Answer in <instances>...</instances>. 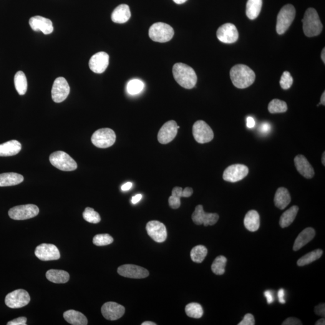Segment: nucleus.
Returning a JSON list of instances; mask_svg holds the SVG:
<instances>
[{
	"instance_id": "28",
	"label": "nucleus",
	"mask_w": 325,
	"mask_h": 325,
	"mask_svg": "<svg viewBox=\"0 0 325 325\" xmlns=\"http://www.w3.org/2000/svg\"><path fill=\"white\" fill-rule=\"evenodd\" d=\"M244 225L249 231L255 232L258 230L260 225V218L257 211L250 210L247 213L244 219Z\"/></svg>"
},
{
	"instance_id": "31",
	"label": "nucleus",
	"mask_w": 325,
	"mask_h": 325,
	"mask_svg": "<svg viewBox=\"0 0 325 325\" xmlns=\"http://www.w3.org/2000/svg\"><path fill=\"white\" fill-rule=\"evenodd\" d=\"M48 280L55 284H64L69 279V274L67 272L62 270L50 269L46 273Z\"/></svg>"
},
{
	"instance_id": "3",
	"label": "nucleus",
	"mask_w": 325,
	"mask_h": 325,
	"mask_svg": "<svg viewBox=\"0 0 325 325\" xmlns=\"http://www.w3.org/2000/svg\"><path fill=\"white\" fill-rule=\"evenodd\" d=\"M302 21L304 32L307 36H316L321 34L323 26L316 10L313 8L307 9Z\"/></svg>"
},
{
	"instance_id": "54",
	"label": "nucleus",
	"mask_w": 325,
	"mask_h": 325,
	"mask_svg": "<svg viewBox=\"0 0 325 325\" xmlns=\"http://www.w3.org/2000/svg\"><path fill=\"white\" fill-rule=\"evenodd\" d=\"M320 104H322L323 105H325V92L322 95L321 99V103H320V104H318V105H319Z\"/></svg>"
},
{
	"instance_id": "37",
	"label": "nucleus",
	"mask_w": 325,
	"mask_h": 325,
	"mask_svg": "<svg viewBox=\"0 0 325 325\" xmlns=\"http://www.w3.org/2000/svg\"><path fill=\"white\" fill-rule=\"evenodd\" d=\"M186 313L188 317L194 319H200L203 316L204 311L202 306L198 303H190L185 308Z\"/></svg>"
},
{
	"instance_id": "2",
	"label": "nucleus",
	"mask_w": 325,
	"mask_h": 325,
	"mask_svg": "<svg viewBox=\"0 0 325 325\" xmlns=\"http://www.w3.org/2000/svg\"><path fill=\"white\" fill-rule=\"evenodd\" d=\"M172 72L175 81L181 87L190 89L195 86L197 75L192 68L182 63H178L173 65Z\"/></svg>"
},
{
	"instance_id": "11",
	"label": "nucleus",
	"mask_w": 325,
	"mask_h": 325,
	"mask_svg": "<svg viewBox=\"0 0 325 325\" xmlns=\"http://www.w3.org/2000/svg\"><path fill=\"white\" fill-rule=\"evenodd\" d=\"M249 169L241 164H236L226 168L223 174V180L228 182L236 183L243 180L248 175Z\"/></svg>"
},
{
	"instance_id": "18",
	"label": "nucleus",
	"mask_w": 325,
	"mask_h": 325,
	"mask_svg": "<svg viewBox=\"0 0 325 325\" xmlns=\"http://www.w3.org/2000/svg\"><path fill=\"white\" fill-rule=\"evenodd\" d=\"M177 123L175 120H170L166 122L158 133V142L165 145L172 142L177 135Z\"/></svg>"
},
{
	"instance_id": "1",
	"label": "nucleus",
	"mask_w": 325,
	"mask_h": 325,
	"mask_svg": "<svg viewBox=\"0 0 325 325\" xmlns=\"http://www.w3.org/2000/svg\"><path fill=\"white\" fill-rule=\"evenodd\" d=\"M230 78L233 85L239 89H245L253 84L256 74L245 65H236L231 68Z\"/></svg>"
},
{
	"instance_id": "26",
	"label": "nucleus",
	"mask_w": 325,
	"mask_h": 325,
	"mask_svg": "<svg viewBox=\"0 0 325 325\" xmlns=\"http://www.w3.org/2000/svg\"><path fill=\"white\" fill-rule=\"evenodd\" d=\"M315 231L313 228H307L302 231L297 237L293 245V250L299 251L307 243L311 241L315 236Z\"/></svg>"
},
{
	"instance_id": "5",
	"label": "nucleus",
	"mask_w": 325,
	"mask_h": 325,
	"mask_svg": "<svg viewBox=\"0 0 325 325\" xmlns=\"http://www.w3.org/2000/svg\"><path fill=\"white\" fill-rule=\"evenodd\" d=\"M296 10L293 5L287 4L281 9L277 17L276 32L283 34L288 30L294 21Z\"/></svg>"
},
{
	"instance_id": "29",
	"label": "nucleus",
	"mask_w": 325,
	"mask_h": 325,
	"mask_svg": "<svg viewBox=\"0 0 325 325\" xmlns=\"http://www.w3.org/2000/svg\"><path fill=\"white\" fill-rule=\"evenodd\" d=\"M23 181V176L19 173L9 172L0 174V187L17 185Z\"/></svg>"
},
{
	"instance_id": "32",
	"label": "nucleus",
	"mask_w": 325,
	"mask_h": 325,
	"mask_svg": "<svg viewBox=\"0 0 325 325\" xmlns=\"http://www.w3.org/2000/svg\"><path fill=\"white\" fill-rule=\"evenodd\" d=\"M298 211V206L294 205L285 211L279 219V225L281 226V227L284 228L291 225L295 219Z\"/></svg>"
},
{
	"instance_id": "43",
	"label": "nucleus",
	"mask_w": 325,
	"mask_h": 325,
	"mask_svg": "<svg viewBox=\"0 0 325 325\" xmlns=\"http://www.w3.org/2000/svg\"><path fill=\"white\" fill-rule=\"evenodd\" d=\"M293 79L291 77V73L288 71L284 72L283 75H282L280 82H279L281 87L284 90L289 89L293 85Z\"/></svg>"
},
{
	"instance_id": "6",
	"label": "nucleus",
	"mask_w": 325,
	"mask_h": 325,
	"mask_svg": "<svg viewBox=\"0 0 325 325\" xmlns=\"http://www.w3.org/2000/svg\"><path fill=\"white\" fill-rule=\"evenodd\" d=\"M50 162L54 167L63 171H72L77 168V164L64 151H56L50 156Z\"/></svg>"
},
{
	"instance_id": "16",
	"label": "nucleus",
	"mask_w": 325,
	"mask_h": 325,
	"mask_svg": "<svg viewBox=\"0 0 325 325\" xmlns=\"http://www.w3.org/2000/svg\"><path fill=\"white\" fill-rule=\"evenodd\" d=\"M216 35L219 41L225 44H233L239 38L238 29L231 23H226L219 27Z\"/></svg>"
},
{
	"instance_id": "19",
	"label": "nucleus",
	"mask_w": 325,
	"mask_h": 325,
	"mask_svg": "<svg viewBox=\"0 0 325 325\" xmlns=\"http://www.w3.org/2000/svg\"><path fill=\"white\" fill-rule=\"evenodd\" d=\"M109 64V55L105 52H99L90 58L89 66L92 71L96 74H102L106 70Z\"/></svg>"
},
{
	"instance_id": "4",
	"label": "nucleus",
	"mask_w": 325,
	"mask_h": 325,
	"mask_svg": "<svg viewBox=\"0 0 325 325\" xmlns=\"http://www.w3.org/2000/svg\"><path fill=\"white\" fill-rule=\"evenodd\" d=\"M174 35L173 28L163 22H157L151 26L149 36L153 41L165 43L171 41Z\"/></svg>"
},
{
	"instance_id": "34",
	"label": "nucleus",
	"mask_w": 325,
	"mask_h": 325,
	"mask_svg": "<svg viewBox=\"0 0 325 325\" xmlns=\"http://www.w3.org/2000/svg\"><path fill=\"white\" fill-rule=\"evenodd\" d=\"M15 86L20 95H24L27 90V80L26 75L22 71H18L15 75Z\"/></svg>"
},
{
	"instance_id": "59",
	"label": "nucleus",
	"mask_w": 325,
	"mask_h": 325,
	"mask_svg": "<svg viewBox=\"0 0 325 325\" xmlns=\"http://www.w3.org/2000/svg\"><path fill=\"white\" fill-rule=\"evenodd\" d=\"M322 164H323V165L325 166V152L323 154V155H322Z\"/></svg>"
},
{
	"instance_id": "21",
	"label": "nucleus",
	"mask_w": 325,
	"mask_h": 325,
	"mask_svg": "<svg viewBox=\"0 0 325 325\" xmlns=\"http://www.w3.org/2000/svg\"><path fill=\"white\" fill-rule=\"evenodd\" d=\"M29 24L35 32L41 31L44 34H49L53 32L54 28L51 20L41 16L32 17Z\"/></svg>"
},
{
	"instance_id": "45",
	"label": "nucleus",
	"mask_w": 325,
	"mask_h": 325,
	"mask_svg": "<svg viewBox=\"0 0 325 325\" xmlns=\"http://www.w3.org/2000/svg\"><path fill=\"white\" fill-rule=\"evenodd\" d=\"M8 325H26L27 318L25 317H20L7 323Z\"/></svg>"
},
{
	"instance_id": "35",
	"label": "nucleus",
	"mask_w": 325,
	"mask_h": 325,
	"mask_svg": "<svg viewBox=\"0 0 325 325\" xmlns=\"http://www.w3.org/2000/svg\"><path fill=\"white\" fill-rule=\"evenodd\" d=\"M323 251L321 249H316L310 252L298 259L297 264L299 266H304L310 264L321 257Z\"/></svg>"
},
{
	"instance_id": "55",
	"label": "nucleus",
	"mask_w": 325,
	"mask_h": 325,
	"mask_svg": "<svg viewBox=\"0 0 325 325\" xmlns=\"http://www.w3.org/2000/svg\"><path fill=\"white\" fill-rule=\"evenodd\" d=\"M325 325V321L324 318H322L319 320V321H317L316 323V325Z\"/></svg>"
},
{
	"instance_id": "49",
	"label": "nucleus",
	"mask_w": 325,
	"mask_h": 325,
	"mask_svg": "<svg viewBox=\"0 0 325 325\" xmlns=\"http://www.w3.org/2000/svg\"><path fill=\"white\" fill-rule=\"evenodd\" d=\"M264 296L266 297L267 299V302H268V304H271L273 303L274 301V298L273 296V293H272V291H267L264 292Z\"/></svg>"
},
{
	"instance_id": "9",
	"label": "nucleus",
	"mask_w": 325,
	"mask_h": 325,
	"mask_svg": "<svg viewBox=\"0 0 325 325\" xmlns=\"http://www.w3.org/2000/svg\"><path fill=\"white\" fill-rule=\"evenodd\" d=\"M192 132L196 142L201 144L210 142L214 138L212 129L204 120H198L194 123Z\"/></svg>"
},
{
	"instance_id": "57",
	"label": "nucleus",
	"mask_w": 325,
	"mask_h": 325,
	"mask_svg": "<svg viewBox=\"0 0 325 325\" xmlns=\"http://www.w3.org/2000/svg\"><path fill=\"white\" fill-rule=\"evenodd\" d=\"M321 58H322V60H323V62L325 64V48L323 49V50H322V54H321Z\"/></svg>"
},
{
	"instance_id": "39",
	"label": "nucleus",
	"mask_w": 325,
	"mask_h": 325,
	"mask_svg": "<svg viewBox=\"0 0 325 325\" xmlns=\"http://www.w3.org/2000/svg\"><path fill=\"white\" fill-rule=\"evenodd\" d=\"M268 110L271 113L286 112L287 110V103L283 101L274 99L269 103Z\"/></svg>"
},
{
	"instance_id": "56",
	"label": "nucleus",
	"mask_w": 325,
	"mask_h": 325,
	"mask_svg": "<svg viewBox=\"0 0 325 325\" xmlns=\"http://www.w3.org/2000/svg\"><path fill=\"white\" fill-rule=\"evenodd\" d=\"M173 1H174L176 4H181L185 3V2L187 1L188 0H173Z\"/></svg>"
},
{
	"instance_id": "36",
	"label": "nucleus",
	"mask_w": 325,
	"mask_h": 325,
	"mask_svg": "<svg viewBox=\"0 0 325 325\" xmlns=\"http://www.w3.org/2000/svg\"><path fill=\"white\" fill-rule=\"evenodd\" d=\"M208 251L206 247L203 245H198L191 249L190 257L191 259L195 263H201L207 255Z\"/></svg>"
},
{
	"instance_id": "51",
	"label": "nucleus",
	"mask_w": 325,
	"mask_h": 325,
	"mask_svg": "<svg viewBox=\"0 0 325 325\" xmlns=\"http://www.w3.org/2000/svg\"><path fill=\"white\" fill-rule=\"evenodd\" d=\"M256 122L254 118L251 117H248L246 119L247 127L249 128H253L255 127Z\"/></svg>"
},
{
	"instance_id": "33",
	"label": "nucleus",
	"mask_w": 325,
	"mask_h": 325,
	"mask_svg": "<svg viewBox=\"0 0 325 325\" xmlns=\"http://www.w3.org/2000/svg\"><path fill=\"white\" fill-rule=\"evenodd\" d=\"M263 1L262 0H248L246 4V14L250 19H255L260 14Z\"/></svg>"
},
{
	"instance_id": "14",
	"label": "nucleus",
	"mask_w": 325,
	"mask_h": 325,
	"mask_svg": "<svg viewBox=\"0 0 325 325\" xmlns=\"http://www.w3.org/2000/svg\"><path fill=\"white\" fill-rule=\"evenodd\" d=\"M148 235L158 243L164 242L167 239V230L165 225L158 221H151L146 226Z\"/></svg>"
},
{
	"instance_id": "20",
	"label": "nucleus",
	"mask_w": 325,
	"mask_h": 325,
	"mask_svg": "<svg viewBox=\"0 0 325 325\" xmlns=\"http://www.w3.org/2000/svg\"><path fill=\"white\" fill-rule=\"evenodd\" d=\"M102 312L104 318L108 321H117L124 314L125 308L116 302H108L103 305Z\"/></svg>"
},
{
	"instance_id": "12",
	"label": "nucleus",
	"mask_w": 325,
	"mask_h": 325,
	"mask_svg": "<svg viewBox=\"0 0 325 325\" xmlns=\"http://www.w3.org/2000/svg\"><path fill=\"white\" fill-rule=\"evenodd\" d=\"M70 92V87L67 80L59 77L55 80L52 85V99L55 103H60L67 99Z\"/></svg>"
},
{
	"instance_id": "50",
	"label": "nucleus",
	"mask_w": 325,
	"mask_h": 325,
	"mask_svg": "<svg viewBox=\"0 0 325 325\" xmlns=\"http://www.w3.org/2000/svg\"><path fill=\"white\" fill-rule=\"evenodd\" d=\"M278 297L279 302L281 304H284L286 303V300H285V291L283 289H281L279 290L278 292Z\"/></svg>"
},
{
	"instance_id": "58",
	"label": "nucleus",
	"mask_w": 325,
	"mask_h": 325,
	"mask_svg": "<svg viewBox=\"0 0 325 325\" xmlns=\"http://www.w3.org/2000/svg\"><path fill=\"white\" fill-rule=\"evenodd\" d=\"M156 324L152 322H145L142 324V325H155Z\"/></svg>"
},
{
	"instance_id": "7",
	"label": "nucleus",
	"mask_w": 325,
	"mask_h": 325,
	"mask_svg": "<svg viewBox=\"0 0 325 325\" xmlns=\"http://www.w3.org/2000/svg\"><path fill=\"white\" fill-rule=\"evenodd\" d=\"M116 138L114 131L110 128H101L93 134L91 141L95 147L99 148H107L114 144Z\"/></svg>"
},
{
	"instance_id": "17",
	"label": "nucleus",
	"mask_w": 325,
	"mask_h": 325,
	"mask_svg": "<svg viewBox=\"0 0 325 325\" xmlns=\"http://www.w3.org/2000/svg\"><path fill=\"white\" fill-rule=\"evenodd\" d=\"M118 273L125 278L142 279L149 276V272L142 267L134 264H124L118 269Z\"/></svg>"
},
{
	"instance_id": "44",
	"label": "nucleus",
	"mask_w": 325,
	"mask_h": 325,
	"mask_svg": "<svg viewBox=\"0 0 325 325\" xmlns=\"http://www.w3.org/2000/svg\"><path fill=\"white\" fill-rule=\"evenodd\" d=\"M239 325H255V319L253 315L251 314H247L244 316L243 319L241 321Z\"/></svg>"
},
{
	"instance_id": "42",
	"label": "nucleus",
	"mask_w": 325,
	"mask_h": 325,
	"mask_svg": "<svg viewBox=\"0 0 325 325\" xmlns=\"http://www.w3.org/2000/svg\"><path fill=\"white\" fill-rule=\"evenodd\" d=\"M113 242L112 237L108 234H97L93 239V243L98 246L108 245Z\"/></svg>"
},
{
	"instance_id": "41",
	"label": "nucleus",
	"mask_w": 325,
	"mask_h": 325,
	"mask_svg": "<svg viewBox=\"0 0 325 325\" xmlns=\"http://www.w3.org/2000/svg\"><path fill=\"white\" fill-rule=\"evenodd\" d=\"M83 218L86 221L92 223H98L101 221V217L94 209L87 207L83 214Z\"/></svg>"
},
{
	"instance_id": "48",
	"label": "nucleus",
	"mask_w": 325,
	"mask_h": 325,
	"mask_svg": "<svg viewBox=\"0 0 325 325\" xmlns=\"http://www.w3.org/2000/svg\"><path fill=\"white\" fill-rule=\"evenodd\" d=\"M271 129V125L268 123H263L259 127V131L263 134H268Z\"/></svg>"
},
{
	"instance_id": "25",
	"label": "nucleus",
	"mask_w": 325,
	"mask_h": 325,
	"mask_svg": "<svg viewBox=\"0 0 325 325\" xmlns=\"http://www.w3.org/2000/svg\"><path fill=\"white\" fill-rule=\"evenodd\" d=\"M22 146L18 141L10 140L0 145V156L9 157L17 154L21 151Z\"/></svg>"
},
{
	"instance_id": "27",
	"label": "nucleus",
	"mask_w": 325,
	"mask_h": 325,
	"mask_svg": "<svg viewBox=\"0 0 325 325\" xmlns=\"http://www.w3.org/2000/svg\"><path fill=\"white\" fill-rule=\"evenodd\" d=\"M291 202V196L288 190L284 188H279L274 195V205L280 210H284Z\"/></svg>"
},
{
	"instance_id": "40",
	"label": "nucleus",
	"mask_w": 325,
	"mask_h": 325,
	"mask_svg": "<svg viewBox=\"0 0 325 325\" xmlns=\"http://www.w3.org/2000/svg\"><path fill=\"white\" fill-rule=\"evenodd\" d=\"M144 83L138 79H133L128 83L127 89L128 94L135 95L140 94L144 89Z\"/></svg>"
},
{
	"instance_id": "10",
	"label": "nucleus",
	"mask_w": 325,
	"mask_h": 325,
	"mask_svg": "<svg viewBox=\"0 0 325 325\" xmlns=\"http://www.w3.org/2000/svg\"><path fill=\"white\" fill-rule=\"evenodd\" d=\"M30 301L29 293L23 289H18L9 293L5 299V304L11 308H20L26 306Z\"/></svg>"
},
{
	"instance_id": "15",
	"label": "nucleus",
	"mask_w": 325,
	"mask_h": 325,
	"mask_svg": "<svg viewBox=\"0 0 325 325\" xmlns=\"http://www.w3.org/2000/svg\"><path fill=\"white\" fill-rule=\"evenodd\" d=\"M35 255L42 261L57 260L60 258L59 249L52 244H40L35 250Z\"/></svg>"
},
{
	"instance_id": "30",
	"label": "nucleus",
	"mask_w": 325,
	"mask_h": 325,
	"mask_svg": "<svg viewBox=\"0 0 325 325\" xmlns=\"http://www.w3.org/2000/svg\"><path fill=\"white\" fill-rule=\"evenodd\" d=\"M64 317L68 323L73 325H86L87 319L82 312L70 309L64 312Z\"/></svg>"
},
{
	"instance_id": "24",
	"label": "nucleus",
	"mask_w": 325,
	"mask_h": 325,
	"mask_svg": "<svg viewBox=\"0 0 325 325\" xmlns=\"http://www.w3.org/2000/svg\"><path fill=\"white\" fill-rule=\"evenodd\" d=\"M131 17L129 6L127 4H120L113 11L112 20L115 23L123 24L127 22Z\"/></svg>"
},
{
	"instance_id": "53",
	"label": "nucleus",
	"mask_w": 325,
	"mask_h": 325,
	"mask_svg": "<svg viewBox=\"0 0 325 325\" xmlns=\"http://www.w3.org/2000/svg\"><path fill=\"white\" fill-rule=\"evenodd\" d=\"M133 186V184L131 182H127V183L124 184L122 186L121 189L122 191H127L130 190Z\"/></svg>"
},
{
	"instance_id": "13",
	"label": "nucleus",
	"mask_w": 325,
	"mask_h": 325,
	"mask_svg": "<svg viewBox=\"0 0 325 325\" xmlns=\"http://www.w3.org/2000/svg\"><path fill=\"white\" fill-rule=\"evenodd\" d=\"M219 216L216 213H206L202 205L196 206L195 210L191 215L193 222L196 225L205 226L213 225L218 221Z\"/></svg>"
},
{
	"instance_id": "46",
	"label": "nucleus",
	"mask_w": 325,
	"mask_h": 325,
	"mask_svg": "<svg viewBox=\"0 0 325 325\" xmlns=\"http://www.w3.org/2000/svg\"><path fill=\"white\" fill-rule=\"evenodd\" d=\"M283 325H302L301 321H299L298 319L295 318V317H290V318L287 319L285 321Z\"/></svg>"
},
{
	"instance_id": "52",
	"label": "nucleus",
	"mask_w": 325,
	"mask_h": 325,
	"mask_svg": "<svg viewBox=\"0 0 325 325\" xmlns=\"http://www.w3.org/2000/svg\"><path fill=\"white\" fill-rule=\"evenodd\" d=\"M142 198V195H140V194H138V195H136L135 196H133L132 198V202L134 204H137V203L139 202Z\"/></svg>"
},
{
	"instance_id": "38",
	"label": "nucleus",
	"mask_w": 325,
	"mask_h": 325,
	"mask_svg": "<svg viewBox=\"0 0 325 325\" xmlns=\"http://www.w3.org/2000/svg\"><path fill=\"white\" fill-rule=\"evenodd\" d=\"M227 259L223 256L216 257L211 265V270L214 274L218 275H222L225 272V266Z\"/></svg>"
},
{
	"instance_id": "23",
	"label": "nucleus",
	"mask_w": 325,
	"mask_h": 325,
	"mask_svg": "<svg viewBox=\"0 0 325 325\" xmlns=\"http://www.w3.org/2000/svg\"><path fill=\"white\" fill-rule=\"evenodd\" d=\"M297 170L304 177L311 179L314 176L313 168L303 155H297L294 160Z\"/></svg>"
},
{
	"instance_id": "22",
	"label": "nucleus",
	"mask_w": 325,
	"mask_h": 325,
	"mask_svg": "<svg viewBox=\"0 0 325 325\" xmlns=\"http://www.w3.org/2000/svg\"><path fill=\"white\" fill-rule=\"evenodd\" d=\"M193 193L192 188H186L183 189L180 187H175L173 188L172 195L169 198V204L171 208L177 209L181 205V198L190 197Z\"/></svg>"
},
{
	"instance_id": "47",
	"label": "nucleus",
	"mask_w": 325,
	"mask_h": 325,
	"mask_svg": "<svg viewBox=\"0 0 325 325\" xmlns=\"http://www.w3.org/2000/svg\"><path fill=\"white\" fill-rule=\"evenodd\" d=\"M315 312L317 315H319L320 316L325 317V304H322L319 305V306L315 307L314 309Z\"/></svg>"
},
{
	"instance_id": "8",
	"label": "nucleus",
	"mask_w": 325,
	"mask_h": 325,
	"mask_svg": "<svg viewBox=\"0 0 325 325\" xmlns=\"http://www.w3.org/2000/svg\"><path fill=\"white\" fill-rule=\"evenodd\" d=\"M39 213V209L34 204H27L14 206L10 209L9 216L14 220H26L36 217Z\"/></svg>"
}]
</instances>
